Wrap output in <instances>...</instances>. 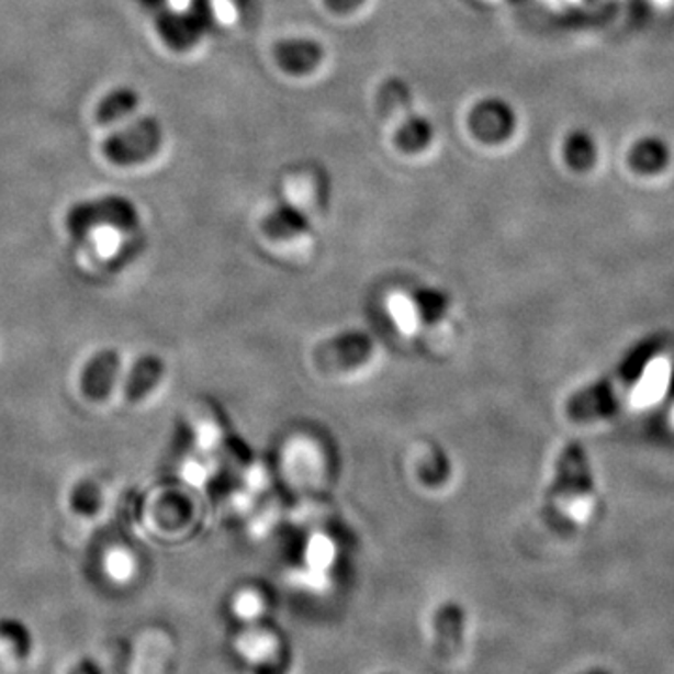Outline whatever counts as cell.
<instances>
[{
    "mask_svg": "<svg viewBox=\"0 0 674 674\" xmlns=\"http://www.w3.org/2000/svg\"><path fill=\"white\" fill-rule=\"evenodd\" d=\"M0 641L10 644L13 652L25 658L31 654L32 636L23 624L18 620H0Z\"/></svg>",
    "mask_w": 674,
    "mask_h": 674,
    "instance_id": "8",
    "label": "cell"
},
{
    "mask_svg": "<svg viewBox=\"0 0 674 674\" xmlns=\"http://www.w3.org/2000/svg\"><path fill=\"white\" fill-rule=\"evenodd\" d=\"M116 358L113 355H102L94 358L92 368L87 371V390L92 395L108 394L111 384L115 381Z\"/></svg>",
    "mask_w": 674,
    "mask_h": 674,
    "instance_id": "6",
    "label": "cell"
},
{
    "mask_svg": "<svg viewBox=\"0 0 674 674\" xmlns=\"http://www.w3.org/2000/svg\"><path fill=\"white\" fill-rule=\"evenodd\" d=\"M581 674H611L607 673V671H602V669H594V671H586V673Z\"/></svg>",
    "mask_w": 674,
    "mask_h": 674,
    "instance_id": "11",
    "label": "cell"
},
{
    "mask_svg": "<svg viewBox=\"0 0 674 674\" xmlns=\"http://www.w3.org/2000/svg\"><path fill=\"white\" fill-rule=\"evenodd\" d=\"M375 358V341L363 332H345L326 339L315 352L318 371L326 375H357Z\"/></svg>",
    "mask_w": 674,
    "mask_h": 674,
    "instance_id": "3",
    "label": "cell"
},
{
    "mask_svg": "<svg viewBox=\"0 0 674 674\" xmlns=\"http://www.w3.org/2000/svg\"><path fill=\"white\" fill-rule=\"evenodd\" d=\"M573 153L572 159L573 164H577V166H588L591 164L592 156V145L588 143L586 137H580V139H575L573 143Z\"/></svg>",
    "mask_w": 674,
    "mask_h": 674,
    "instance_id": "9",
    "label": "cell"
},
{
    "mask_svg": "<svg viewBox=\"0 0 674 674\" xmlns=\"http://www.w3.org/2000/svg\"><path fill=\"white\" fill-rule=\"evenodd\" d=\"M68 674H103V671L92 658H83L81 662H77L76 665L70 669V673Z\"/></svg>",
    "mask_w": 674,
    "mask_h": 674,
    "instance_id": "10",
    "label": "cell"
},
{
    "mask_svg": "<svg viewBox=\"0 0 674 674\" xmlns=\"http://www.w3.org/2000/svg\"><path fill=\"white\" fill-rule=\"evenodd\" d=\"M395 325L405 336L437 337L452 326L450 300L437 289H418L392 299Z\"/></svg>",
    "mask_w": 674,
    "mask_h": 674,
    "instance_id": "2",
    "label": "cell"
},
{
    "mask_svg": "<svg viewBox=\"0 0 674 674\" xmlns=\"http://www.w3.org/2000/svg\"><path fill=\"white\" fill-rule=\"evenodd\" d=\"M549 498L572 521L583 523L591 516L592 476L581 446L570 445L560 456Z\"/></svg>",
    "mask_w": 674,
    "mask_h": 674,
    "instance_id": "1",
    "label": "cell"
},
{
    "mask_svg": "<svg viewBox=\"0 0 674 674\" xmlns=\"http://www.w3.org/2000/svg\"><path fill=\"white\" fill-rule=\"evenodd\" d=\"M631 161L639 171L654 172L660 171L667 161V150L660 141H641L631 154Z\"/></svg>",
    "mask_w": 674,
    "mask_h": 674,
    "instance_id": "7",
    "label": "cell"
},
{
    "mask_svg": "<svg viewBox=\"0 0 674 674\" xmlns=\"http://www.w3.org/2000/svg\"><path fill=\"white\" fill-rule=\"evenodd\" d=\"M435 649L442 658H452L463 647L464 613L459 605L440 607L435 617Z\"/></svg>",
    "mask_w": 674,
    "mask_h": 674,
    "instance_id": "4",
    "label": "cell"
},
{
    "mask_svg": "<svg viewBox=\"0 0 674 674\" xmlns=\"http://www.w3.org/2000/svg\"><path fill=\"white\" fill-rule=\"evenodd\" d=\"M161 375H164V363L159 362L158 358H143L137 368H134L132 381L127 384V394L132 400H139L158 384Z\"/></svg>",
    "mask_w": 674,
    "mask_h": 674,
    "instance_id": "5",
    "label": "cell"
}]
</instances>
